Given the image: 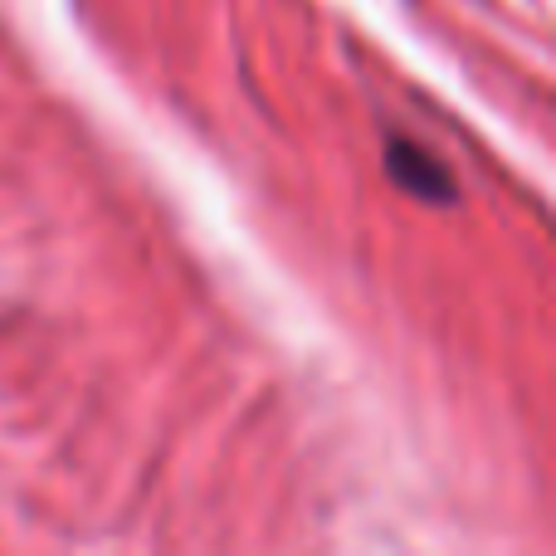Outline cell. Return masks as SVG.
I'll return each mask as SVG.
<instances>
[{
  "label": "cell",
  "instance_id": "1",
  "mask_svg": "<svg viewBox=\"0 0 556 556\" xmlns=\"http://www.w3.org/2000/svg\"><path fill=\"white\" fill-rule=\"evenodd\" d=\"M386 162H391V176L410 195H420V201H454L450 172H444V166L434 162L425 147H415V142H405V137H401V142L386 147Z\"/></svg>",
  "mask_w": 556,
  "mask_h": 556
}]
</instances>
